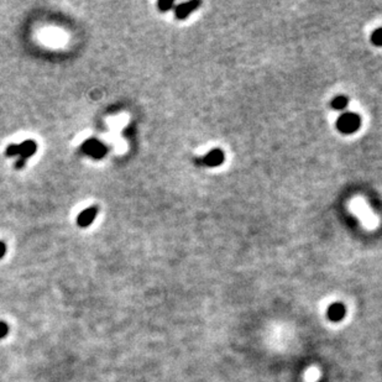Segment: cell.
I'll use <instances>...</instances> for the list:
<instances>
[{
	"mask_svg": "<svg viewBox=\"0 0 382 382\" xmlns=\"http://www.w3.org/2000/svg\"><path fill=\"white\" fill-rule=\"evenodd\" d=\"M360 125H361V118L355 113H345L336 120V129L345 135L354 134L355 131L359 130Z\"/></svg>",
	"mask_w": 382,
	"mask_h": 382,
	"instance_id": "1",
	"label": "cell"
},
{
	"mask_svg": "<svg viewBox=\"0 0 382 382\" xmlns=\"http://www.w3.org/2000/svg\"><path fill=\"white\" fill-rule=\"evenodd\" d=\"M35 151H36L35 144L32 143V141H28V143H24L23 145H20V146H10L7 153L9 156L17 155V153H19V155H23V162H24Z\"/></svg>",
	"mask_w": 382,
	"mask_h": 382,
	"instance_id": "2",
	"label": "cell"
},
{
	"mask_svg": "<svg viewBox=\"0 0 382 382\" xmlns=\"http://www.w3.org/2000/svg\"><path fill=\"white\" fill-rule=\"evenodd\" d=\"M224 152H223L220 149H214L212 150V151H209L203 158H202V162H203V165H206L207 167H216L220 166L223 162H224Z\"/></svg>",
	"mask_w": 382,
	"mask_h": 382,
	"instance_id": "3",
	"label": "cell"
},
{
	"mask_svg": "<svg viewBox=\"0 0 382 382\" xmlns=\"http://www.w3.org/2000/svg\"><path fill=\"white\" fill-rule=\"evenodd\" d=\"M198 7H200V2H189L178 5V7L176 8L177 19H186V17L189 16V14H191L192 11H194Z\"/></svg>",
	"mask_w": 382,
	"mask_h": 382,
	"instance_id": "4",
	"label": "cell"
},
{
	"mask_svg": "<svg viewBox=\"0 0 382 382\" xmlns=\"http://www.w3.org/2000/svg\"><path fill=\"white\" fill-rule=\"evenodd\" d=\"M97 213L98 209L95 208V207H92V208L84 210L82 214L79 215V218H78V224H79L81 227H87V225H89L93 222V219H94Z\"/></svg>",
	"mask_w": 382,
	"mask_h": 382,
	"instance_id": "5",
	"label": "cell"
},
{
	"mask_svg": "<svg viewBox=\"0 0 382 382\" xmlns=\"http://www.w3.org/2000/svg\"><path fill=\"white\" fill-rule=\"evenodd\" d=\"M348 103H349L348 97H345V95H338V97H335L333 99L330 105H332L333 109H335V110H344L345 108H347Z\"/></svg>",
	"mask_w": 382,
	"mask_h": 382,
	"instance_id": "6",
	"label": "cell"
},
{
	"mask_svg": "<svg viewBox=\"0 0 382 382\" xmlns=\"http://www.w3.org/2000/svg\"><path fill=\"white\" fill-rule=\"evenodd\" d=\"M371 42L375 46L381 47L382 46V28L376 29L371 35Z\"/></svg>",
	"mask_w": 382,
	"mask_h": 382,
	"instance_id": "7",
	"label": "cell"
},
{
	"mask_svg": "<svg viewBox=\"0 0 382 382\" xmlns=\"http://www.w3.org/2000/svg\"><path fill=\"white\" fill-rule=\"evenodd\" d=\"M172 5H173V3L171 2V0H167V2H166V0H162V2H158L157 7L161 11H167V10H170L171 8H172Z\"/></svg>",
	"mask_w": 382,
	"mask_h": 382,
	"instance_id": "8",
	"label": "cell"
},
{
	"mask_svg": "<svg viewBox=\"0 0 382 382\" xmlns=\"http://www.w3.org/2000/svg\"><path fill=\"white\" fill-rule=\"evenodd\" d=\"M9 334V326L5 321H0V339H4Z\"/></svg>",
	"mask_w": 382,
	"mask_h": 382,
	"instance_id": "9",
	"label": "cell"
},
{
	"mask_svg": "<svg viewBox=\"0 0 382 382\" xmlns=\"http://www.w3.org/2000/svg\"><path fill=\"white\" fill-rule=\"evenodd\" d=\"M5 251H7V249H5V245L3 243H0V258L4 256Z\"/></svg>",
	"mask_w": 382,
	"mask_h": 382,
	"instance_id": "10",
	"label": "cell"
}]
</instances>
